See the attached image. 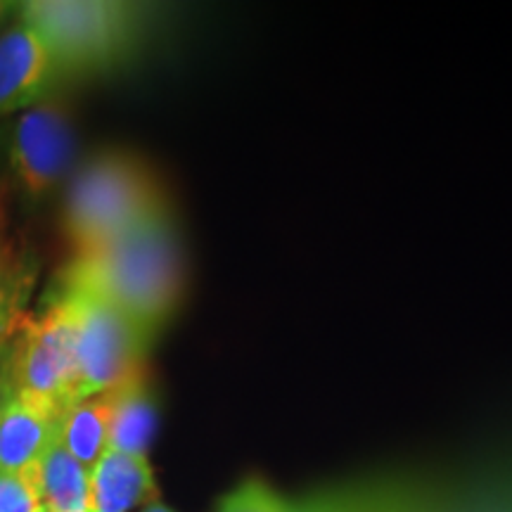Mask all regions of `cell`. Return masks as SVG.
Here are the masks:
<instances>
[{
  "mask_svg": "<svg viewBox=\"0 0 512 512\" xmlns=\"http://www.w3.org/2000/svg\"><path fill=\"white\" fill-rule=\"evenodd\" d=\"M10 8H15V5H12V3H0V19L8 15Z\"/></svg>",
  "mask_w": 512,
  "mask_h": 512,
  "instance_id": "cell-18",
  "label": "cell"
},
{
  "mask_svg": "<svg viewBox=\"0 0 512 512\" xmlns=\"http://www.w3.org/2000/svg\"><path fill=\"white\" fill-rule=\"evenodd\" d=\"M143 512H174V510H171L169 505H164L162 501H152L147 503V508Z\"/></svg>",
  "mask_w": 512,
  "mask_h": 512,
  "instance_id": "cell-17",
  "label": "cell"
},
{
  "mask_svg": "<svg viewBox=\"0 0 512 512\" xmlns=\"http://www.w3.org/2000/svg\"><path fill=\"white\" fill-rule=\"evenodd\" d=\"M152 501H157V484L147 456L107 448L91 467V512H128Z\"/></svg>",
  "mask_w": 512,
  "mask_h": 512,
  "instance_id": "cell-9",
  "label": "cell"
},
{
  "mask_svg": "<svg viewBox=\"0 0 512 512\" xmlns=\"http://www.w3.org/2000/svg\"><path fill=\"white\" fill-rule=\"evenodd\" d=\"M394 498H380L366 491L332 489L290 501V512H389Z\"/></svg>",
  "mask_w": 512,
  "mask_h": 512,
  "instance_id": "cell-14",
  "label": "cell"
},
{
  "mask_svg": "<svg viewBox=\"0 0 512 512\" xmlns=\"http://www.w3.org/2000/svg\"><path fill=\"white\" fill-rule=\"evenodd\" d=\"M57 415L38 411L8 389L0 392V475H17L41 463L60 439Z\"/></svg>",
  "mask_w": 512,
  "mask_h": 512,
  "instance_id": "cell-8",
  "label": "cell"
},
{
  "mask_svg": "<svg viewBox=\"0 0 512 512\" xmlns=\"http://www.w3.org/2000/svg\"><path fill=\"white\" fill-rule=\"evenodd\" d=\"M74 325L67 304L57 294L19 332L10 356L5 389L38 411L62 418L76 403Z\"/></svg>",
  "mask_w": 512,
  "mask_h": 512,
  "instance_id": "cell-5",
  "label": "cell"
},
{
  "mask_svg": "<svg viewBox=\"0 0 512 512\" xmlns=\"http://www.w3.org/2000/svg\"><path fill=\"white\" fill-rule=\"evenodd\" d=\"M216 512H290V501L261 479H245L221 498Z\"/></svg>",
  "mask_w": 512,
  "mask_h": 512,
  "instance_id": "cell-15",
  "label": "cell"
},
{
  "mask_svg": "<svg viewBox=\"0 0 512 512\" xmlns=\"http://www.w3.org/2000/svg\"><path fill=\"white\" fill-rule=\"evenodd\" d=\"M60 297L74 325L76 403L145 375V358L155 337L91 292L62 287Z\"/></svg>",
  "mask_w": 512,
  "mask_h": 512,
  "instance_id": "cell-4",
  "label": "cell"
},
{
  "mask_svg": "<svg viewBox=\"0 0 512 512\" xmlns=\"http://www.w3.org/2000/svg\"><path fill=\"white\" fill-rule=\"evenodd\" d=\"M76 136L62 100L48 98L19 112L12 124L8 159L12 176L31 200H43L74 174Z\"/></svg>",
  "mask_w": 512,
  "mask_h": 512,
  "instance_id": "cell-6",
  "label": "cell"
},
{
  "mask_svg": "<svg viewBox=\"0 0 512 512\" xmlns=\"http://www.w3.org/2000/svg\"><path fill=\"white\" fill-rule=\"evenodd\" d=\"M110 396V434L107 448L128 456H147V448L157 430V406L147 375H138L121 387L107 392Z\"/></svg>",
  "mask_w": 512,
  "mask_h": 512,
  "instance_id": "cell-10",
  "label": "cell"
},
{
  "mask_svg": "<svg viewBox=\"0 0 512 512\" xmlns=\"http://www.w3.org/2000/svg\"><path fill=\"white\" fill-rule=\"evenodd\" d=\"M143 8L117 0H29L19 22L43 38L57 67L69 76L117 67L138 48Z\"/></svg>",
  "mask_w": 512,
  "mask_h": 512,
  "instance_id": "cell-3",
  "label": "cell"
},
{
  "mask_svg": "<svg viewBox=\"0 0 512 512\" xmlns=\"http://www.w3.org/2000/svg\"><path fill=\"white\" fill-rule=\"evenodd\" d=\"M46 512H91V470L64 451L60 439L36 465Z\"/></svg>",
  "mask_w": 512,
  "mask_h": 512,
  "instance_id": "cell-11",
  "label": "cell"
},
{
  "mask_svg": "<svg viewBox=\"0 0 512 512\" xmlns=\"http://www.w3.org/2000/svg\"><path fill=\"white\" fill-rule=\"evenodd\" d=\"M64 74L43 38L22 22L0 34V114L55 98Z\"/></svg>",
  "mask_w": 512,
  "mask_h": 512,
  "instance_id": "cell-7",
  "label": "cell"
},
{
  "mask_svg": "<svg viewBox=\"0 0 512 512\" xmlns=\"http://www.w3.org/2000/svg\"><path fill=\"white\" fill-rule=\"evenodd\" d=\"M110 396L98 394L74 403L60 420V444L74 460L91 470L107 451Z\"/></svg>",
  "mask_w": 512,
  "mask_h": 512,
  "instance_id": "cell-12",
  "label": "cell"
},
{
  "mask_svg": "<svg viewBox=\"0 0 512 512\" xmlns=\"http://www.w3.org/2000/svg\"><path fill=\"white\" fill-rule=\"evenodd\" d=\"M0 512H46L36 467L17 475H0Z\"/></svg>",
  "mask_w": 512,
  "mask_h": 512,
  "instance_id": "cell-16",
  "label": "cell"
},
{
  "mask_svg": "<svg viewBox=\"0 0 512 512\" xmlns=\"http://www.w3.org/2000/svg\"><path fill=\"white\" fill-rule=\"evenodd\" d=\"M29 283L31 275L24 268L22 256L0 223V342L17 325L19 311L29 294Z\"/></svg>",
  "mask_w": 512,
  "mask_h": 512,
  "instance_id": "cell-13",
  "label": "cell"
},
{
  "mask_svg": "<svg viewBox=\"0 0 512 512\" xmlns=\"http://www.w3.org/2000/svg\"><path fill=\"white\" fill-rule=\"evenodd\" d=\"M169 209L157 176L124 150H102L69 176L62 230L72 254L88 252Z\"/></svg>",
  "mask_w": 512,
  "mask_h": 512,
  "instance_id": "cell-2",
  "label": "cell"
},
{
  "mask_svg": "<svg viewBox=\"0 0 512 512\" xmlns=\"http://www.w3.org/2000/svg\"><path fill=\"white\" fill-rule=\"evenodd\" d=\"M185 252L171 209L105 245L72 254L62 287L91 292L155 337L185 297Z\"/></svg>",
  "mask_w": 512,
  "mask_h": 512,
  "instance_id": "cell-1",
  "label": "cell"
}]
</instances>
